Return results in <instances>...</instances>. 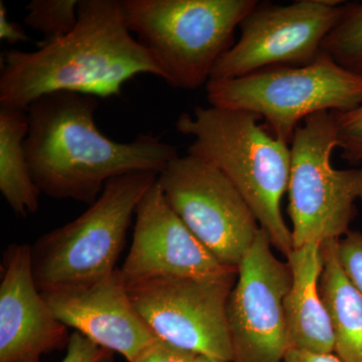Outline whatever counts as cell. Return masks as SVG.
<instances>
[{"instance_id": "6da1fadb", "label": "cell", "mask_w": 362, "mask_h": 362, "mask_svg": "<svg viewBox=\"0 0 362 362\" xmlns=\"http://www.w3.org/2000/svg\"><path fill=\"white\" fill-rule=\"evenodd\" d=\"M141 74L163 78L153 57L133 37L122 0H80L77 25L33 52H4L0 106L25 110L56 92L117 96Z\"/></svg>"}, {"instance_id": "7a4b0ae2", "label": "cell", "mask_w": 362, "mask_h": 362, "mask_svg": "<svg viewBox=\"0 0 362 362\" xmlns=\"http://www.w3.org/2000/svg\"><path fill=\"white\" fill-rule=\"evenodd\" d=\"M97 108V97L56 92L26 109V158L42 194L92 204L109 180L137 171L159 175L178 156L175 146L156 136L110 139L98 129Z\"/></svg>"}, {"instance_id": "3957f363", "label": "cell", "mask_w": 362, "mask_h": 362, "mask_svg": "<svg viewBox=\"0 0 362 362\" xmlns=\"http://www.w3.org/2000/svg\"><path fill=\"white\" fill-rule=\"evenodd\" d=\"M251 112L197 106L175 123L194 139L187 152L221 170L239 190L273 247L286 257L291 230L281 211L291 171V147L278 139Z\"/></svg>"}, {"instance_id": "277c9868", "label": "cell", "mask_w": 362, "mask_h": 362, "mask_svg": "<svg viewBox=\"0 0 362 362\" xmlns=\"http://www.w3.org/2000/svg\"><path fill=\"white\" fill-rule=\"evenodd\" d=\"M256 0H122L126 23L176 89L207 84Z\"/></svg>"}, {"instance_id": "5b68a950", "label": "cell", "mask_w": 362, "mask_h": 362, "mask_svg": "<svg viewBox=\"0 0 362 362\" xmlns=\"http://www.w3.org/2000/svg\"><path fill=\"white\" fill-rule=\"evenodd\" d=\"M157 177L137 171L109 180L85 213L35 240L30 249L40 292L84 287L113 273L138 204Z\"/></svg>"}, {"instance_id": "8992f818", "label": "cell", "mask_w": 362, "mask_h": 362, "mask_svg": "<svg viewBox=\"0 0 362 362\" xmlns=\"http://www.w3.org/2000/svg\"><path fill=\"white\" fill-rule=\"evenodd\" d=\"M211 106L251 112L272 134L291 145L297 128L319 112H344L362 103V77L327 54L311 65L264 69L232 80H209Z\"/></svg>"}, {"instance_id": "52a82bcc", "label": "cell", "mask_w": 362, "mask_h": 362, "mask_svg": "<svg viewBox=\"0 0 362 362\" xmlns=\"http://www.w3.org/2000/svg\"><path fill=\"white\" fill-rule=\"evenodd\" d=\"M288 214L293 249L340 240L350 232L362 202L361 168L335 169L331 156L337 148L332 112L305 119L291 143Z\"/></svg>"}, {"instance_id": "ba28073f", "label": "cell", "mask_w": 362, "mask_h": 362, "mask_svg": "<svg viewBox=\"0 0 362 362\" xmlns=\"http://www.w3.org/2000/svg\"><path fill=\"white\" fill-rule=\"evenodd\" d=\"M238 269L204 277H156L127 285L154 335L197 356L233 362L226 307Z\"/></svg>"}, {"instance_id": "9c48e42d", "label": "cell", "mask_w": 362, "mask_h": 362, "mask_svg": "<svg viewBox=\"0 0 362 362\" xmlns=\"http://www.w3.org/2000/svg\"><path fill=\"white\" fill-rule=\"evenodd\" d=\"M157 181L197 240L223 266L239 268L261 226L232 181L189 154L169 162Z\"/></svg>"}, {"instance_id": "30bf717a", "label": "cell", "mask_w": 362, "mask_h": 362, "mask_svg": "<svg viewBox=\"0 0 362 362\" xmlns=\"http://www.w3.org/2000/svg\"><path fill=\"white\" fill-rule=\"evenodd\" d=\"M345 4L299 0L287 6L259 2L240 23V40L223 54L211 80H232L275 66L311 65Z\"/></svg>"}, {"instance_id": "8fae6325", "label": "cell", "mask_w": 362, "mask_h": 362, "mask_svg": "<svg viewBox=\"0 0 362 362\" xmlns=\"http://www.w3.org/2000/svg\"><path fill=\"white\" fill-rule=\"evenodd\" d=\"M273 247L261 228L238 268L226 307L233 362H283L289 349L285 299L292 272Z\"/></svg>"}, {"instance_id": "7c38bea8", "label": "cell", "mask_w": 362, "mask_h": 362, "mask_svg": "<svg viewBox=\"0 0 362 362\" xmlns=\"http://www.w3.org/2000/svg\"><path fill=\"white\" fill-rule=\"evenodd\" d=\"M134 235L121 267L126 284L156 277H204L230 269L197 240L171 209L158 181L135 214Z\"/></svg>"}, {"instance_id": "4fadbf2b", "label": "cell", "mask_w": 362, "mask_h": 362, "mask_svg": "<svg viewBox=\"0 0 362 362\" xmlns=\"http://www.w3.org/2000/svg\"><path fill=\"white\" fill-rule=\"evenodd\" d=\"M68 327L52 313L37 289L28 245L7 247L0 283V362H40L68 347Z\"/></svg>"}, {"instance_id": "5bb4252c", "label": "cell", "mask_w": 362, "mask_h": 362, "mask_svg": "<svg viewBox=\"0 0 362 362\" xmlns=\"http://www.w3.org/2000/svg\"><path fill=\"white\" fill-rule=\"evenodd\" d=\"M40 293L66 327L128 362L158 339L136 310L120 269L84 287Z\"/></svg>"}, {"instance_id": "9a60e30c", "label": "cell", "mask_w": 362, "mask_h": 362, "mask_svg": "<svg viewBox=\"0 0 362 362\" xmlns=\"http://www.w3.org/2000/svg\"><path fill=\"white\" fill-rule=\"evenodd\" d=\"M287 262L292 272L291 287L285 299L289 349L334 354V335L319 290L323 270L320 245L293 249Z\"/></svg>"}, {"instance_id": "2e32d148", "label": "cell", "mask_w": 362, "mask_h": 362, "mask_svg": "<svg viewBox=\"0 0 362 362\" xmlns=\"http://www.w3.org/2000/svg\"><path fill=\"white\" fill-rule=\"evenodd\" d=\"M339 240L321 245L323 270L319 290L334 335V354L342 362H362V293L340 262Z\"/></svg>"}, {"instance_id": "e0dca14e", "label": "cell", "mask_w": 362, "mask_h": 362, "mask_svg": "<svg viewBox=\"0 0 362 362\" xmlns=\"http://www.w3.org/2000/svg\"><path fill=\"white\" fill-rule=\"evenodd\" d=\"M28 133L26 111L0 106V192L21 218L37 213L42 194L26 158Z\"/></svg>"}, {"instance_id": "ac0fdd59", "label": "cell", "mask_w": 362, "mask_h": 362, "mask_svg": "<svg viewBox=\"0 0 362 362\" xmlns=\"http://www.w3.org/2000/svg\"><path fill=\"white\" fill-rule=\"evenodd\" d=\"M321 52L362 77V4H345L341 18L324 39Z\"/></svg>"}, {"instance_id": "d6986e66", "label": "cell", "mask_w": 362, "mask_h": 362, "mask_svg": "<svg viewBox=\"0 0 362 362\" xmlns=\"http://www.w3.org/2000/svg\"><path fill=\"white\" fill-rule=\"evenodd\" d=\"M80 0H33L26 6L25 25L56 40L68 35L78 20Z\"/></svg>"}, {"instance_id": "ffe728a7", "label": "cell", "mask_w": 362, "mask_h": 362, "mask_svg": "<svg viewBox=\"0 0 362 362\" xmlns=\"http://www.w3.org/2000/svg\"><path fill=\"white\" fill-rule=\"evenodd\" d=\"M332 113L341 158L349 163L362 162V103L351 110Z\"/></svg>"}, {"instance_id": "44dd1931", "label": "cell", "mask_w": 362, "mask_h": 362, "mask_svg": "<svg viewBox=\"0 0 362 362\" xmlns=\"http://www.w3.org/2000/svg\"><path fill=\"white\" fill-rule=\"evenodd\" d=\"M338 252L345 273L362 293V233L350 230L339 240Z\"/></svg>"}, {"instance_id": "7402d4cb", "label": "cell", "mask_w": 362, "mask_h": 362, "mask_svg": "<svg viewBox=\"0 0 362 362\" xmlns=\"http://www.w3.org/2000/svg\"><path fill=\"white\" fill-rule=\"evenodd\" d=\"M113 352L90 341L81 333L74 332L62 362H111Z\"/></svg>"}, {"instance_id": "603a6c76", "label": "cell", "mask_w": 362, "mask_h": 362, "mask_svg": "<svg viewBox=\"0 0 362 362\" xmlns=\"http://www.w3.org/2000/svg\"><path fill=\"white\" fill-rule=\"evenodd\" d=\"M197 354L170 343L156 339L131 362H195Z\"/></svg>"}, {"instance_id": "cb8c5ba5", "label": "cell", "mask_w": 362, "mask_h": 362, "mask_svg": "<svg viewBox=\"0 0 362 362\" xmlns=\"http://www.w3.org/2000/svg\"><path fill=\"white\" fill-rule=\"evenodd\" d=\"M0 39L13 45L28 40L25 30L16 21L9 20L4 1H0Z\"/></svg>"}, {"instance_id": "d4e9b609", "label": "cell", "mask_w": 362, "mask_h": 362, "mask_svg": "<svg viewBox=\"0 0 362 362\" xmlns=\"http://www.w3.org/2000/svg\"><path fill=\"white\" fill-rule=\"evenodd\" d=\"M283 362H342L334 354H315L304 350L288 349Z\"/></svg>"}, {"instance_id": "484cf974", "label": "cell", "mask_w": 362, "mask_h": 362, "mask_svg": "<svg viewBox=\"0 0 362 362\" xmlns=\"http://www.w3.org/2000/svg\"><path fill=\"white\" fill-rule=\"evenodd\" d=\"M195 362H228L221 361V359L213 358V357L197 356Z\"/></svg>"}]
</instances>
